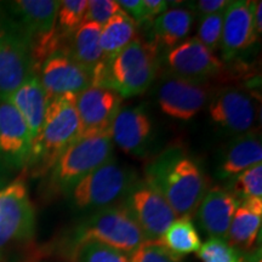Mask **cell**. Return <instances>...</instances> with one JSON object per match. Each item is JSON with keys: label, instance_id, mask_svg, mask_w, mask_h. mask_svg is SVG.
Returning a JSON list of instances; mask_svg holds the SVG:
<instances>
[{"label": "cell", "instance_id": "obj_30", "mask_svg": "<svg viewBox=\"0 0 262 262\" xmlns=\"http://www.w3.org/2000/svg\"><path fill=\"white\" fill-rule=\"evenodd\" d=\"M225 10L221 12H217V14L202 17L201 24H199L198 35L195 38L212 52L220 48Z\"/></svg>", "mask_w": 262, "mask_h": 262}, {"label": "cell", "instance_id": "obj_10", "mask_svg": "<svg viewBox=\"0 0 262 262\" xmlns=\"http://www.w3.org/2000/svg\"><path fill=\"white\" fill-rule=\"evenodd\" d=\"M257 96L242 88H225L212 94L209 116L221 130L237 136L256 130L258 119Z\"/></svg>", "mask_w": 262, "mask_h": 262}, {"label": "cell", "instance_id": "obj_28", "mask_svg": "<svg viewBox=\"0 0 262 262\" xmlns=\"http://www.w3.org/2000/svg\"><path fill=\"white\" fill-rule=\"evenodd\" d=\"M72 257V262H131L130 255L94 241L74 245Z\"/></svg>", "mask_w": 262, "mask_h": 262}, {"label": "cell", "instance_id": "obj_19", "mask_svg": "<svg viewBox=\"0 0 262 262\" xmlns=\"http://www.w3.org/2000/svg\"><path fill=\"white\" fill-rule=\"evenodd\" d=\"M262 163V141L257 129L234 136L222 152L216 175L231 180L238 173Z\"/></svg>", "mask_w": 262, "mask_h": 262}, {"label": "cell", "instance_id": "obj_14", "mask_svg": "<svg viewBox=\"0 0 262 262\" xmlns=\"http://www.w3.org/2000/svg\"><path fill=\"white\" fill-rule=\"evenodd\" d=\"M122 101V96L116 91L93 85L77 95L75 107L79 118V136L110 133Z\"/></svg>", "mask_w": 262, "mask_h": 262}, {"label": "cell", "instance_id": "obj_23", "mask_svg": "<svg viewBox=\"0 0 262 262\" xmlns=\"http://www.w3.org/2000/svg\"><path fill=\"white\" fill-rule=\"evenodd\" d=\"M102 26L95 22L85 21L66 41L63 50L73 60L90 72H93L103 61V54L100 47V34Z\"/></svg>", "mask_w": 262, "mask_h": 262}, {"label": "cell", "instance_id": "obj_36", "mask_svg": "<svg viewBox=\"0 0 262 262\" xmlns=\"http://www.w3.org/2000/svg\"><path fill=\"white\" fill-rule=\"evenodd\" d=\"M261 15H262V2H255L254 10H253V27L257 37H260L261 31H262Z\"/></svg>", "mask_w": 262, "mask_h": 262}, {"label": "cell", "instance_id": "obj_11", "mask_svg": "<svg viewBox=\"0 0 262 262\" xmlns=\"http://www.w3.org/2000/svg\"><path fill=\"white\" fill-rule=\"evenodd\" d=\"M157 96L163 113L173 119L187 122L206 106L212 96V89L208 83L168 73L159 85Z\"/></svg>", "mask_w": 262, "mask_h": 262}, {"label": "cell", "instance_id": "obj_25", "mask_svg": "<svg viewBox=\"0 0 262 262\" xmlns=\"http://www.w3.org/2000/svg\"><path fill=\"white\" fill-rule=\"evenodd\" d=\"M156 243H158L160 247H163L178 258L196 253L202 247L198 231L188 216L176 219L162 235V238Z\"/></svg>", "mask_w": 262, "mask_h": 262}, {"label": "cell", "instance_id": "obj_16", "mask_svg": "<svg viewBox=\"0 0 262 262\" xmlns=\"http://www.w3.org/2000/svg\"><path fill=\"white\" fill-rule=\"evenodd\" d=\"M32 143L21 114L8 100H0V162L16 168L27 165Z\"/></svg>", "mask_w": 262, "mask_h": 262}, {"label": "cell", "instance_id": "obj_33", "mask_svg": "<svg viewBox=\"0 0 262 262\" xmlns=\"http://www.w3.org/2000/svg\"><path fill=\"white\" fill-rule=\"evenodd\" d=\"M228 4V0H198V2L187 3V6L188 10L193 12V15L199 16V18H202L224 11Z\"/></svg>", "mask_w": 262, "mask_h": 262}, {"label": "cell", "instance_id": "obj_15", "mask_svg": "<svg viewBox=\"0 0 262 262\" xmlns=\"http://www.w3.org/2000/svg\"><path fill=\"white\" fill-rule=\"evenodd\" d=\"M111 139L126 155L142 157L153 137L152 120L143 106L120 108L111 126Z\"/></svg>", "mask_w": 262, "mask_h": 262}, {"label": "cell", "instance_id": "obj_9", "mask_svg": "<svg viewBox=\"0 0 262 262\" xmlns=\"http://www.w3.org/2000/svg\"><path fill=\"white\" fill-rule=\"evenodd\" d=\"M122 204L133 216L147 242L159 241L178 219L165 199L145 180L137 179Z\"/></svg>", "mask_w": 262, "mask_h": 262}, {"label": "cell", "instance_id": "obj_5", "mask_svg": "<svg viewBox=\"0 0 262 262\" xmlns=\"http://www.w3.org/2000/svg\"><path fill=\"white\" fill-rule=\"evenodd\" d=\"M88 241L98 242L127 255L133 254L147 242L142 231L122 203L93 212L78 226L73 247Z\"/></svg>", "mask_w": 262, "mask_h": 262}, {"label": "cell", "instance_id": "obj_12", "mask_svg": "<svg viewBox=\"0 0 262 262\" xmlns=\"http://www.w3.org/2000/svg\"><path fill=\"white\" fill-rule=\"evenodd\" d=\"M165 63L168 73L201 83H208L225 70L224 62L195 37L186 39L166 51Z\"/></svg>", "mask_w": 262, "mask_h": 262}, {"label": "cell", "instance_id": "obj_34", "mask_svg": "<svg viewBox=\"0 0 262 262\" xmlns=\"http://www.w3.org/2000/svg\"><path fill=\"white\" fill-rule=\"evenodd\" d=\"M143 3V25L152 24L155 19L168 10L169 3L164 0H142Z\"/></svg>", "mask_w": 262, "mask_h": 262}, {"label": "cell", "instance_id": "obj_7", "mask_svg": "<svg viewBox=\"0 0 262 262\" xmlns=\"http://www.w3.org/2000/svg\"><path fill=\"white\" fill-rule=\"evenodd\" d=\"M35 211L24 180L0 189V261L5 253L34 238Z\"/></svg>", "mask_w": 262, "mask_h": 262}, {"label": "cell", "instance_id": "obj_26", "mask_svg": "<svg viewBox=\"0 0 262 262\" xmlns=\"http://www.w3.org/2000/svg\"><path fill=\"white\" fill-rule=\"evenodd\" d=\"M88 0H63L57 10L56 29L64 42L83 25L86 14Z\"/></svg>", "mask_w": 262, "mask_h": 262}, {"label": "cell", "instance_id": "obj_27", "mask_svg": "<svg viewBox=\"0 0 262 262\" xmlns=\"http://www.w3.org/2000/svg\"><path fill=\"white\" fill-rule=\"evenodd\" d=\"M228 181L226 189L241 203L248 199H262V163L244 170Z\"/></svg>", "mask_w": 262, "mask_h": 262}, {"label": "cell", "instance_id": "obj_3", "mask_svg": "<svg viewBox=\"0 0 262 262\" xmlns=\"http://www.w3.org/2000/svg\"><path fill=\"white\" fill-rule=\"evenodd\" d=\"M77 95H62L48 101L44 123L33 140L27 165L37 175L52 169L62 153L79 137L80 126L75 107Z\"/></svg>", "mask_w": 262, "mask_h": 262}, {"label": "cell", "instance_id": "obj_20", "mask_svg": "<svg viewBox=\"0 0 262 262\" xmlns=\"http://www.w3.org/2000/svg\"><path fill=\"white\" fill-rule=\"evenodd\" d=\"M5 100H8L21 114L31 133L32 139L34 140L41 130L48 106L47 94L42 89L38 75L28 78Z\"/></svg>", "mask_w": 262, "mask_h": 262}, {"label": "cell", "instance_id": "obj_1", "mask_svg": "<svg viewBox=\"0 0 262 262\" xmlns=\"http://www.w3.org/2000/svg\"><path fill=\"white\" fill-rule=\"evenodd\" d=\"M145 181L165 199L178 217H191L208 191V180L199 162L181 146H169L150 159Z\"/></svg>", "mask_w": 262, "mask_h": 262}, {"label": "cell", "instance_id": "obj_17", "mask_svg": "<svg viewBox=\"0 0 262 262\" xmlns=\"http://www.w3.org/2000/svg\"><path fill=\"white\" fill-rule=\"evenodd\" d=\"M255 2L235 0L229 2L225 10L220 50L225 61L237 57L239 52L248 50L257 40L253 27Z\"/></svg>", "mask_w": 262, "mask_h": 262}, {"label": "cell", "instance_id": "obj_35", "mask_svg": "<svg viewBox=\"0 0 262 262\" xmlns=\"http://www.w3.org/2000/svg\"><path fill=\"white\" fill-rule=\"evenodd\" d=\"M118 5L126 12L136 25H143V3L142 0H118Z\"/></svg>", "mask_w": 262, "mask_h": 262}, {"label": "cell", "instance_id": "obj_8", "mask_svg": "<svg viewBox=\"0 0 262 262\" xmlns=\"http://www.w3.org/2000/svg\"><path fill=\"white\" fill-rule=\"evenodd\" d=\"M33 75L27 35L16 22H0V100L8 98Z\"/></svg>", "mask_w": 262, "mask_h": 262}, {"label": "cell", "instance_id": "obj_24", "mask_svg": "<svg viewBox=\"0 0 262 262\" xmlns=\"http://www.w3.org/2000/svg\"><path fill=\"white\" fill-rule=\"evenodd\" d=\"M136 33V22L126 12L122 11L114 15L101 29L100 47L103 54V61L111 60L131 41L135 40Z\"/></svg>", "mask_w": 262, "mask_h": 262}, {"label": "cell", "instance_id": "obj_32", "mask_svg": "<svg viewBox=\"0 0 262 262\" xmlns=\"http://www.w3.org/2000/svg\"><path fill=\"white\" fill-rule=\"evenodd\" d=\"M131 262H181L156 242H145L130 257Z\"/></svg>", "mask_w": 262, "mask_h": 262}, {"label": "cell", "instance_id": "obj_31", "mask_svg": "<svg viewBox=\"0 0 262 262\" xmlns=\"http://www.w3.org/2000/svg\"><path fill=\"white\" fill-rule=\"evenodd\" d=\"M122 11V8L114 0H89L86 14H85V21L95 22V24L103 26L114 15Z\"/></svg>", "mask_w": 262, "mask_h": 262}, {"label": "cell", "instance_id": "obj_2", "mask_svg": "<svg viewBox=\"0 0 262 262\" xmlns=\"http://www.w3.org/2000/svg\"><path fill=\"white\" fill-rule=\"evenodd\" d=\"M158 68L159 50L156 45L136 38L119 54L95 68L93 86L107 88L122 98L137 96L155 81Z\"/></svg>", "mask_w": 262, "mask_h": 262}, {"label": "cell", "instance_id": "obj_29", "mask_svg": "<svg viewBox=\"0 0 262 262\" xmlns=\"http://www.w3.org/2000/svg\"><path fill=\"white\" fill-rule=\"evenodd\" d=\"M196 253L203 262H248L241 251L220 239L210 238L202 244Z\"/></svg>", "mask_w": 262, "mask_h": 262}, {"label": "cell", "instance_id": "obj_13", "mask_svg": "<svg viewBox=\"0 0 262 262\" xmlns=\"http://www.w3.org/2000/svg\"><path fill=\"white\" fill-rule=\"evenodd\" d=\"M48 101L62 95H79L93 85V75L64 50H58L44 62L39 72Z\"/></svg>", "mask_w": 262, "mask_h": 262}, {"label": "cell", "instance_id": "obj_6", "mask_svg": "<svg viewBox=\"0 0 262 262\" xmlns=\"http://www.w3.org/2000/svg\"><path fill=\"white\" fill-rule=\"evenodd\" d=\"M136 181L133 170L111 159L81 179L70 195L75 208L95 212L120 204Z\"/></svg>", "mask_w": 262, "mask_h": 262}, {"label": "cell", "instance_id": "obj_22", "mask_svg": "<svg viewBox=\"0 0 262 262\" xmlns=\"http://www.w3.org/2000/svg\"><path fill=\"white\" fill-rule=\"evenodd\" d=\"M194 15L191 10L185 8H171L158 16L150 24L152 40L159 52L169 51L186 40L191 31Z\"/></svg>", "mask_w": 262, "mask_h": 262}, {"label": "cell", "instance_id": "obj_4", "mask_svg": "<svg viewBox=\"0 0 262 262\" xmlns=\"http://www.w3.org/2000/svg\"><path fill=\"white\" fill-rule=\"evenodd\" d=\"M112 157L113 142L111 133L79 136L52 166L51 191L70 194L81 179L112 159Z\"/></svg>", "mask_w": 262, "mask_h": 262}, {"label": "cell", "instance_id": "obj_21", "mask_svg": "<svg viewBox=\"0 0 262 262\" xmlns=\"http://www.w3.org/2000/svg\"><path fill=\"white\" fill-rule=\"evenodd\" d=\"M262 222V199H248L235 210L227 234V243L235 250L250 251L257 243Z\"/></svg>", "mask_w": 262, "mask_h": 262}, {"label": "cell", "instance_id": "obj_18", "mask_svg": "<svg viewBox=\"0 0 262 262\" xmlns=\"http://www.w3.org/2000/svg\"><path fill=\"white\" fill-rule=\"evenodd\" d=\"M239 205L241 202L227 189L214 186L208 188L194 214L206 235L226 242L232 219Z\"/></svg>", "mask_w": 262, "mask_h": 262}]
</instances>
